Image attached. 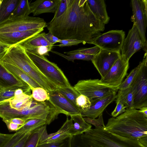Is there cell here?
Masks as SVG:
<instances>
[{
  "label": "cell",
  "mask_w": 147,
  "mask_h": 147,
  "mask_svg": "<svg viewBox=\"0 0 147 147\" xmlns=\"http://www.w3.org/2000/svg\"><path fill=\"white\" fill-rule=\"evenodd\" d=\"M31 13L30 3L28 0H20V1L11 13L9 18L28 16Z\"/></svg>",
  "instance_id": "obj_28"
},
{
  "label": "cell",
  "mask_w": 147,
  "mask_h": 147,
  "mask_svg": "<svg viewBox=\"0 0 147 147\" xmlns=\"http://www.w3.org/2000/svg\"><path fill=\"white\" fill-rule=\"evenodd\" d=\"M14 134H5L0 133V147H2L8 141Z\"/></svg>",
  "instance_id": "obj_47"
},
{
  "label": "cell",
  "mask_w": 147,
  "mask_h": 147,
  "mask_svg": "<svg viewBox=\"0 0 147 147\" xmlns=\"http://www.w3.org/2000/svg\"><path fill=\"white\" fill-rule=\"evenodd\" d=\"M116 95V102L119 101L126 107V109H132L133 107L134 95L130 86L123 90H118Z\"/></svg>",
  "instance_id": "obj_26"
},
{
  "label": "cell",
  "mask_w": 147,
  "mask_h": 147,
  "mask_svg": "<svg viewBox=\"0 0 147 147\" xmlns=\"http://www.w3.org/2000/svg\"><path fill=\"white\" fill-rule=\"evenodd\" d=\"M27 133L23 132H16L11 139L2 147H13Z\"/></svg>",
  "instance_id": "obj_40"
},
{
  "label": "cell",
  "mask_w": 147,
  "mask_h": 147,
  "mask_svg": "<svg viewBox=\"0 0 147 147\" xmlns=\"http://www.w3.org/2000/svg\"><path fill=\"white\" fill-rule=\"evenodd\" d=\"M59 42V44L55 46L63 47L76 45L81 43L84 44L83 42L82 41L73 39H60Z\"/></svg>",
  "instance_id": "obj_42"
},
{
  "label": "cell",
  "mask_w": 147,
  "mask_h": 147,
  "mask_svg": "<svg viewBox=\"0 0 147 147\" xmlns=\"http://www.w3.org/2000/svg\"><path fill=\"white\" fill-rule=\"evenodd\" d=\"M19 88L22 89L19 87H15L3 89L0 92V103L13 98L16 90Z\"/></svg>",
  "instance_id": "obj_38"
},
{
  "label": "cell",
  "mask_w": 147,
  "mask_h": 147,
  "mask_svg": "<svg viewBox=\"0 0 147 147\" xmlns=\"http://www.w3.org/2000/svg\"><path fill=\"white\" fill-rule=\"evenodd\" d=\"M125 37V32L122 30H110L98 36L92 44L102 50L120 52Z\"/></svg>",
  "instance_id": "obj_10"
},
{
  "label": "cell",
  "mask_w": 147,
  "mask_h": 147,
  "mask_svg": "<svg viewBox=\"0 0 147 147\" xmlns=\"http://www.w3.org/2000/svg\"><path fill=\"white\" fill-rule=\"evenodd\" d=\"M10 47L0 42V60L5 55Z\"/></svg>",
  "instance_id": "obj_49"
},
{
  "label": "cell",
  "mask_w": 147,
  "mask_h": 147,
  "mask_svg": "<svg viewBox=\"0 0 147 147\" xmlns=\"http://www.w3.org/2000/svg\"><path fill=\"white\" fill-rule=\"evenodd\" d=\"M33 100L31 94L29 95L24 92L21 94L15 96L7 100L11 108L18 110L30 105Z\"/></svg>",
  "instance_id": "obj_24"
},
{
  "label": "cell",
  "mask_w": 147,
  "mask_h": 147,
  "mask_svg": "<svg viewBox=\"0 0 147 147\" xmlns=\"http://www.w3.org/2000/svg\"><path fill=\"white\" fill-rule=\"evenodd\" d=\"M2 0H0V6L1 5V4L2 3Z\"/></svg>",
  "instance_id": "obj_53"
},
{
  "label": "cell",
  "mask_w": 147,
  "mask_h": 147,
  "mask_svg": "<svg viewBox=\"0 0 147 147\" xmlns=\"http://www.w3.org/2000/svg\"><path fill=\"white\" fill-rule=\"evenodd\" d=\"M0 62L18 67L48 92L57 89V86L42 73L29 57L26 49L19 44L10 47Z\"/></svg>",
  "instance_id": "obj_3"
},
{
  "label": "cell",
  "mask_w": 147,
  "mask_h": 147,
  "mask_svg": "<svg viewBox=\"0 0 147 147\" xmlns=\"http://www.w3.org/2000/svg\"><path fill=\"white\" fill-rule=\"evenodd\" d=\"M31 96L34 100L39 102L48 101L49 97L48 92L41 87L33 88Z\"/></svg>",
  "instance_id": "obj_32"
},
{
  "label": "cell",
  "mask_w": 147,
  "mask_h": 147,
  "mask_svg": "<svg viewBox=\"0 0 147 147\" xmlns=\"http://www.w3.org/2000/svg\"><path fill=\"white\" fill-rule=\"evenodd\" d=\"M47 125L33 131L26 141L24 147H36L43 133L47 129Z\"/></svg>",
  "instance_id": "obj_29"
},
{
  "label": "cell",
  "mask_w": 147,
  "mask_h": 147,
  "mask_svg": "<svg viewBox=\"0 0 147 147\" xmlns=\"http://www.w3.org/2000/svg\"><path fill=\"white\" fill-rule=\"evenodd\" d=\"M53 47V46H41L26 50L31 53L40 56H49V52L52 50Z\"/></svg>",
  "instance_id": "obj_39"
},
{
  "label": "cell",
  "mask_w": 147,
  "mask_h": 147,
  "mask_svg": "<svg viewBox=\"0 0 147 147\" xmlns=\"http://www.w3.org/2000/svg\"><path fill=\"white\" fill-rule=\"evenodd\" d=\"M71 147H88L82 141L80 135L71 136Z\"/></svg>",
  "instance_id": "obj_43"
},
{
  "label": "cell",
  "mask_w": 147,
  "mask_h": 147,
  "mask_svg": "<svg viewBox=\"0 0 147 147\" xmlns=\"http://www.w3.org/2000/svg\"><path fill=\"white\" fill-rule=\"evenodd\" d=\"M71 136L59 142L39 144L36 147H71Z\"/></svg>",
  "instance_id": "obj_37"
},
{
  "label": "cell",
  "mask_w": 147,
  "mask_h": 147,
  "mask_svg": "<svg viewBox=\"0 0 147 147\" xmlns=\"http://www.w3.org/2000/svg\"><path fill=\"white\" fill-rule=\"evenodd\" d=\"M70 0H60L54 16L51 20H54L60 17L66 11Z\"/></svg>",
  "instance_id": "obj_36"
},
{
  "label": "cell",
  "mask_w": 147,
  "mask_h": 147,
  "mask_svg": "<svg viewBox=\"0 0 147 147\" xmlns=\"http://www.w3.org/2000/svg\"><path fill=\"white\" fill-rule=\"evenodd\" d=\"M51 52L59 55L69 61L74 62L75 60H80L85 61H91L94 55L86 54L81 53H75L69 55H65L57 51L51 50Z\"/></svg>",
  "instance_id": "obj_31"
},
{
  "label": "cell",
  "mask_w": 147,
  "mask_h": 147,
  "mask_svg": "<svg viewBox=\"0 0 147 147\" xmlns=\"http://www.w3.org/2000/svg\"><path fill=\"white\" fill-rule=\"evenodd\" d=\"M45 32L40 33L28 39L19 44L25 49L34 48L41 46H54L45 38Z\"/></svg>",
  "instance_id": "obj_23"
},
{
  "label": "cell",
  "mask_w": 147,
  "mask_h": 147,
  "mask_svg": "<svg viewBox=\"0 0 147 147\" xmlns=\"http://www.w3.org/2000/svg\"><path fill=\"white\" fill-rule=\"evenodd\" d=\"M121 56L120 52L101 49L98 54L94 56L91 61L101 78H102Z\"/></svg>",
  "instance_id": "obj_12"
},
{
  "label": "cell",
  "mask_w": 147,
  "mask_h": 147,
  "mask_svg": "<svg viewBox=\"0 0 147 147\" xmlns=\"http://www.w3.org/2000/svg\"><path fill=\"white\" fill-rule=\"evenodd\" d=\"M44 29H36L23 32L0 33V42L11 47L19 44L41 33Z\"/></svg>",
  "instance_id": "obj_16"
},
{
  "label": "cell",
  "mask_w": 147,
  "mask_h": 147,
  "mask_svg": "<svg viewBox=\"0 0 147 147\" xmlns=\"http://www.w3.org/2000/svg\"><path fill=\"white\" fill-rule=\"evenodd\" d=\"M20 0H2L0 6V24L9 18Z\"/></svg>",
  "instance_id": "obj_25"
},
{
  "label": "cell",
  "mask_w": 147,
  "mask_h": 147,
  "mask_svg": "<svg viewBox=\"0 0 147 147\" xmlns=\"http://www.w3.org/2000/svg\"><path fill=\"white\" fill-rule=\"evenodd\" d=\"M98 117V118L96 119L87 117L84 118V119L87 123L94 125L95 128L105 127V125L103 121L102 114L100 115Z\"/></svg>",
  "instance_id": "obj_41"
},
{
  "label": "cell",
  "mask_w": 147,
  "mask_h": 147,
  "mask_svg": "<svg viewBox=\"0 0 147 147\" xmlns=\"http://www.w3.org/2000/svg\"><path fill=\"white\" fill-rule=\"evenodd\" d=\"M139 111L147 116V107L142 108L139 110Z\"/></svg>",
  "instance_id": "obj_51"
},
{
  "label": "cell",
  "mask_w": 147,
  "mask_h": 147,
  "mask_svg": "<svg viewBox=\"0 0 147 147\" xmlns=\"http://www.w3.org/2000/svg\"><path fill=\"white\" fill-rule=\"evenodd\" d=\"M1 62L11 73L26 83L31 90L34 88L41 87L30 76L18 67L9 64Z\"/></svg>",
  "instance_id": "obj_22"
},
{
  "label": "cell",
  "mask_w": 147,
  "mask_h": 147,
  "mask_svg": "<svg viewBox=\"0 0 147 147\" xmlns=\"http://www.w3.org/2000/svg\"><path fill=\"white\" fill-rule=\"evenodd\" d=\"M49 97L48 101L60 113L67 116L78 114V109L63 95L57 90L48 92Z\"/></svg>",
  "instance_id": "obj_14"
},
{
  "label": "cell",
  "mask_w": 147,
  "mask_h": 147,
  "mask_svg": "<svg viewBox=\"0 0 147 147\" xmlns=\"http://www.w3.org/2000/svg\"><path fill=\"white\" fill-rule=\"evenodd\" d=\"M47 125V121L43 119H29L26 121L21 128L16 132H23L27 133Z\"/></svg>",
  "instance_id": "obj_27"
},
{
  "label": "cell",
  "mask_w": 147,
  "mask_h": 147,
  "mask_svg": "<svg viewBox=\"0 0 147 147\" xmlns=\"http://www.w3.org/2000/svg\"><path fill=\"white\" fill-rule=\"evenodd\" d=\"M142 64L131 84L134 95L133 108L140 109L147 107V60L145 52Z\"/></svg>",
  "instance_id": "obj_8"
},
{
  "label": "cell",
  "mask_w": 147,
  "mask_h": 147,
  "mask_svg": "<svg viewBox=\"0 0 147 147\" xmlns=\"http://www.w3.org/2000/svg\"><path fill=\"white\" fill-rule=\"evenodd\" d=\"M8 120L14 123L22 126H23L24 125L26 121L23 119L19 118H13Z\"/></svg>",
  "instance_id": "obj_50"
},
{
  "label": "cell",
  "mask_w": 147,
  "mask_h": 147,
  "mask_svg": "<svg viewBox=\"0 0 147 147\" xmlns=\"http://www.w3.org/2000/svg\"><path fill=\"white\" fill-rule=\"evenodd\" d=\"M101 50V49L99 47L96 46L89 48H80L74 50L64 52V53L68 55L77 53H81L95 56L98 54Z\"/></svg>",
  "instance_id": "obj_35"
},
{
  "label": "cell",
  "mask_w": 147,
  "mask_h": 147,
  "mask_svg": "<svg viewBox=\"0 0 147 147\" xmlns=\"http://www.w3.org/2000/svg\"><path fill=\"white\" fill-rule=\"evenodd\" d=\"M56 90L77 107L76 104V99L80 94L73 87L71 86L63 87H57Z\"/></svg>",
  "instance_id": "obj_30"
},
{
  "label": "cell",
  "mask_w": 147,
  "mask_h": 147,
  "mask_svg": "<svg viewBox=\"0 0 147 147\" xmlns=\"http://www.w3.org/2000/svg\"><path fill=\"white\" fill-rule=\"evenodd\" d=\"M3 89L0 86V92H1Z\"/></svg>",
  "instance_id": "obj_52"
},
{
  "label": "cell",
  "mask_w": 147,
  "mask_h": 147,
  "mask_svg": "<svg viewBox=\"0 0 147 147\" xmlns=\"http://www.w3.org/2000/svg\"><path fill=\"white\" fill-rule=\"evenodd\" d=\"M32 131L26 134L19 142L12 147H24L26 141Z\"/></svg>",
  "instance_id": "obj_48"
},
{
  "label": "cell",
  "mask_w": 147,
  "mask_h": 147,
  "mask_svg": "<svg viewBox=\"0 0 147 147\" xmlns=\"http://www.w3.org/2000/svg\"><path fill=\"white\" fill-rule=\"evenodd\" d=\"M89 7L94 14L105 25L108 23L110 18L104 0H87Z\"/></svg>",
  "instance_id": "obj_20"
},
{
  "label": "cell",
  "mask_w": 147,
  "mask_h": 147,
  "mask_svg": "<svg viewBox=\"0 0 147 147\" xmlns=\"http://www.w3.org/2000/svg\"><path fill=\"white\" fill-rule=\"evenodd\" d=\"M73 123L71 118L67 119L61 127L56 132L48 134L47 129L43 133L40 139L39 144L58 142L63 140L70 136V129Z\"/></svg>",
  "instance_id": "obj_18"
},
{
  "label": "cell",
  "mask_w": 147,
  "mask_h": 147,
  "mask_svg": "<svg viewBox=\"0 0 147 147\" xmlns=\"http://www.w3.org/2000/svg\"><path fill=\"white\" fill-rule=\"evenodd\" d=\"M47 24L39 17L22 16L9 18L0 24V33L44 29Z\"/></svg>",
  "instance_id": "obj_7"
},
{
  "label": "cell",
  "mask_w": 147,
  "mask_h": 147,
  "mask_svg": "<svg viewBox=\"0 0 147 147\" xmlns=\"http://www.w3.org/2000/svg\"><path fill=\"white\" fill-rule=\"evenodd\" d=\"M26 51L42 73L57 87L71 86L63 72L57 64L50 61L44 56Z\"/></svg>",
  "instance_id": "obj_5"
},
{
  "label": "cell",
  "mask_w": 147,
  "mask_h": 147,
  "mask_svg": "<svg viewBox=\"0 0 147 147\" xmlns=\"http://www.w3.org/2000/svg\"><path fill=\"white\" fill-rule=\"evenodd\" d=\"M76 104L81 113L86 111L90 107L91 103L86 96L80 94L76 98Z\"/></svg>",
  "instance_id": "obj_34"
},
{
  "label": "cell",
  "mask_w": 147,
  "mask_h": 147,
  "mask_svg": "<svg viewBox=\"0 0 147 147\" xmlns=\"http://www.w3.org/2000/svg\"><path fill=\"white\" fill-rule=\"evenodd\" d=\"M47 29L59 39H73L92 44L105 24L90 9L87 0H70L65 13L47 24Z\"/></svg>",
  "instance_id": "obj_1"
},
{
  "label": "cell",
  "mask_w": 147,
  "mask_h": 147,
  "mask_svg": "<svg viewBox=\"0 0 147 147\" xmlns=\"http://www.w3.org/2000/svg\"><path fill=\"white\" fill-rule=\"evenodd\" d=\"M103 129L119 136L141 139L147 137V116L134 108L109 118Z\"/></svg>",
  "instance_id": "obj_2"
},
{
  "label": "cell",
  "mask_w": 147,
  "mask_h": 147,
  "mask_svg": "<svg viewBox=\"0 0 147 147\" xmlns=\"http://www.w3.org/2000/svg\"><path fill=\"white\" fill-rule=\"evenodd\" d=\"M116 105L114 110L111 113L113 117H115L124 112L126 107L119 101L116 102Z\"/></svg>",
  "instance_id": "obj_44"
},
{
  "label": "cell",
  "mask_w": 147,
  "mask_h": 147,
  "mask_svg": "<svg viewBox=\"0 0 147 147\" xmlns=\"http://www.w3.org/2000/svg\"><path fill=\"white\" fill-rule=\"evenodd\" d=\"M142 64V61H140L139 65L130 72L125 80L122 82L118 87V90L125 89L130 86L135 77L137 74Z\"/></svg>",
  "instance_id": "obj_33"
},
{
  "label": "cell",
  "mask_w": 147,
  "mask_h": 147,
  "mask_svg": "<svg viewBox=\"0 0 147 147\" xmlns=\"http://www.w3.org/2000/svg\"><path fill=\"white\" fill-rule=\"evenodd\" d=\"M73 87L80 94L87 96L91 103L118 90V87L105 84L98 79L80 80Z\"/></svg>",
  "instance_id": "obj_6"
},
{
  "label": "cell",
  "mask_w": 147,
  "mask_h": 147,
  "mask_svg": "<svg viewBox=\"0 0 147 147\" xmlns=\"http://www.w3.org/2000/svg\"><path fill=\"white\" fill-rule=\"evenodd\" d=\"M129 61L122 55L114 63L106 75L100 80L106 85L118 87L127 74Z\"/></svg>",
  "instance_id": "obj_11"
},
{
  "label": "cell",
  "mask_w": 147,
  "mask_h": 147,
  "mask_svg": "<svg viewBox=\"0 0 147 147\" xmlns=\"http://www.w3.org/2000/svg\"><path fill=\"white\" fill-rule=\"evenodd\" d=\"M117 92H112L91 103L90 107L86 111L80 113L83 117L95 119L102 114L107 106L115 100Z\"/></svg>",
  "instance_id": "obj_17"
},
{
  "label": "cell",
  "mask_w": 147,
  "mask_h": 147,
  "mask_svg": "<svg viewBox=\"0 0 147 147\" xmlns=\"http://www.w3.org/2000/svg\"><path fill=\"white\" fill-rule=\"evenodd\" d=\"M45 37L47 40L51 44L54 45L56 43L59 42L60 40L57 37L53 35L50 32L47 34H45L44 36Z\"/></svg>",
  "instance_id": "obj_46"
},
{
  "label": "cell",
  "mask_w": 147,
  "mask_h": 147,
  "mask_svg": "<svg viewBox=\"0 0 147 147\" xmlns=\"http://www.w3.org/2000/svg\"><path fill=\"white\" fill-rule=\"evenodd\" d=\"M133 15L131 21L137 28L143 42V50L147 52V41L146 32L147 26V1L131 0Z\"/></svg>",
  "instance_id": "obj_9"
},
{
  "label": "cell",
  "mask_w": 147,
  "mask_h": 147,
  "mask_svg": "<svg viewBox=\"0 0 147 147\" xmlns=\"http://www.w3.org/2000/svg\"><path fill=\"white\" fill-rule=\"evenodd\" d=\"M80 137L88 147H147V137H125L105 131L103 127L91 128Z\"/></svg>",
  "instance_id": "obj_4"
},
{
  "label": "cell",
  "mask_w": 147,
  "mask_h": 147,
  "mask_svg": "<svg viewBox=\"0 0 147 147\" xmlns=\"http://www.w3.org/2000/svg\"><path fill=\"white\" fill-rule=\"evenodd\" d=\"M143 47L142 39L136 26L133 24L132 28L125 38L121 51V55L127 61L133 54Z\"/></svg>",
  "instance_id": "obj_13"
},
{
  "label": "cell",
  "mask_w": 147,
  "mask_h": 147,
  "mask_svg": "<svg viewBox=\"0 0 147 147\" xmlns=\"http://www.w3.org/2000/svg\"><path fill=\"white\" fill-rule=\"evenodd\" d=\"M73 123L69 131L71 136L81 135L91 128V124L86 122L81 113L70 116Z\"/></svg>",
  "instance_id": "obj_21"
},
{
  "label": "cell",
  "mask_w": 147,
  "mask_h": 147,
  "mask_svg": "<svg viewBox=\"0 0 147 147\" xmlns=\"http://www.w3.org/2000/svg\"><path fill=\"white\" fill-rule=\"evenodd\" d=\"M60 0H37L30 4L34 16L46 13H55Z\"/></svg>",
  "instance_id": "obj_19"
},
{
  "label": "cell",
  "mask_w": 147,
  "mask_h": 147,
  "mask_svg": "<svg viewBox=\"0 0 147 147\" xmlns=\"http://www.w3.org/2000/svg\"><path fill=\"white\" fill-rule=\"evenodd\" d=\"M2 121L5 123L9 131L10 132H17L19 130L22 126L14 123L10 120L2 119Z\"/></svg>",
  "instance_id": "obj_45"
},
{
  "label": "cell",
  "mask_w": 147,
  "mask_h": 147,
  "mask_svg": "<svg viewBox=\"0 0 147 147\" xmlns=\"http://www.w3.org/2000/svg\"><path fill=\"white\" fill-rule=\"evenodd\" d=\"M0 86L3 89L19 87L26 93H29L31 90L29 86L18 77L9 71L0 62Z\"/></svg>",
  "instance_id": "obj_15"
}]
</instances>
